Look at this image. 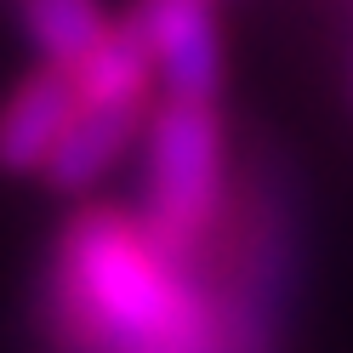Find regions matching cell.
<instances>
[{
    "label": "cell",
    "mask_w": 353,
    "mask_h": 353,
    "mask_svg": "<svg viewBox=\"0 0 353 353\" xmlns=\"http://www.w3.org/2000/svg\"><path fill=\"white\" fill-rule=\"evenodd\" d=\"M80 97L63 69L40 63L0 97V176H46L63 131L74 125Z\"/></svg>",
    "instance_id": "obj_5"
},
{
    "label": "cell",
    "mask_w": 353,
    "mask_h": 353,
    "mask_svg": "<svg viewBox=\"0 0 353 353\" xmlns=\"http://www.w3.org/2000/svg\"><path fill=\"white\" fill-rule=\"evenodd\" d=\"M17 23H23V40L46 69L74 74L108 40L114 17H108L103 0H17Z\"/></svg>",
    "instance_id": "obj_8"
},
{
    "label": "cell",
    "mask_w": 353,
    "mask_h": 353,
    "mask_svg": "<svg viewBox=\"0 0 353 353\" xmlns=\"http://www.w3.org/2000/svg\"><path fill=\"white\" fill-rule=\"evenodd\" d=\"M347 85H353V52H347Z\"/></svg>",
    "instance_id": "obj_9"
},
{
    "label": "cell",
    "mask_w": 353,
    "mask_h": 353,
    "mask_svg": "<svg viewBox=\"0 0 353 353\" xmlns=\"http://www.w3.org/2000/svg\"><path fill=\"white\" fill-rule=\"evenodd\" d=\"M125 17L143 29L171 103L223 108V0H131Z\"/></svg>",
    "instance_id": "obj_4"
},
{
    "label": "cell",
    "mask_w": 353,
    "mask_h": 353,
    "mask_svg": "<svg viewBox=\"0 0 353 353\" xmlns=\"http://www.w3.org/2000/svg\"><path fill=\"white\" fill-rule=\"evenodd\" d=\"M223 6H234V0H223Z\"/></svg>",
    "instance_id": "obj_10"
},
{
    "label": "cell",
    "mask_w": 353,
    "mask_h": 353,
    "mask_svg": "<svg viewBox=\"0 0 353 353\" xmlns=\"http://www.w3.org/2000/svg\"><path fill=\"white\" fill-rule=\"evenodd\" d=\"M143 188H137V216L165 251L183 262L211 268V251L223 239L228 205H234V148H228V120L211 103H154L137 143Z\"/></svg>",
    "instance_id": "obj_3"
},
{
    "label": "cell",
    "mask_w": 353,
    "mask_h": 353,
    "mask_svg": "<svg viewBox=\"0 0 353 353\" xmlns=\"http://www.w3.org/2000/svg\"><path fill=\"white\" fill-rule=\"evenodd\" d=\"M302 200L274 148H251L234 176V205L211 251L228 353H279L302 302Z\"/></svg>",
    "instance_id": "obj_2"
},
{
    "label": "cell",
    "mask_w": 353,
    "mask_h": 353,
    "mask_svg": "<svg viewBox=\"0 0 353 353\" xmlns=\"http://www.w3.org/2000/svg\"><path fill=\"white\" fill-rule=\"evenodd\" d=\"M148 114H154V103L148 108H80L74 125L63 131V143H57V154H52V165H46L40 183L52 194H92L103 176L143 143Z\"/></svg>",
    "instance_id": "obj_6"
},
{
    "label": "cell",
    "mask_w": 353,
    "mask_h": 353,
    "mask_svg": "<svg viewBox=\"0 0 353 353\" xmlns=\"http://www.w3.org/2000/svg\"><path fill=\"white\" fill-rule=\"evenodd\" d=\"M46 353H228L211 268L183 262L125 205L63 216L34 296Z\"/></svg>",
    "instance_id": "obj_1"
},
{
    "label": "cell",
    "mask_w": 353,
    "mask_h": 353,
    "mask_svg": "<svg viewBox=\"0 0 353 353\" xmlns=\"http://www.w3.org/2000/svg\"><path fill=\"white\" fill-rule=\"evenodd\" d=\"M80 108H148L154 85H160V69H154V52L143 29L131 17H114L108 40L69 74Z\"/></svg>",
    "instance_id": "obj_7"
}]
</instances>
